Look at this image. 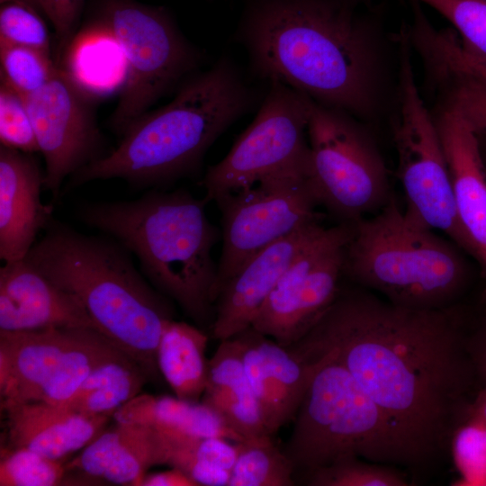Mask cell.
<instances>
[{"mask_svg": "<svg viewBox=\"0 0 486 486\" xmlns=\"http://www.w3.org/2000/svg\"><path fill=\"white\" fill-rule=\"evenodd\" d=\"M311 360L328 355L377 404L418 465L436 458L460 429L476 382L452 308L396 305L363 287H343L294 343Z\"/></svg>", "mask_w": 486, "mask_h": 486, "instance_id": "obj_1", "label": "cell"}, {"mask_svg": "<svg viewBox=\"0 0 486 486\" xmlns=\"http://www.w3.org/2000/svg\"><path fill=\"white\" fill-rule=\"evenodd\" d=\"M45 173L17 149L0 147V257L23 259L41 230L52 220V210L41 202Z\"/></svg>", "mask_w": 486, "mask_h": 486, "instance_id": "obj_20", "label": "cell"}, {"mask_svg": "<svg viewBox=\"0 0 486 486\" xmlns=\"http://www.w3.org/2000/svg\"><path fill=\"white\" fill-rule=\"evenodd\" d=\"M140 486H197L181 470L172 467V469L153 473H147Z\"/></svg>", "mask_w": 486, "mask_h": 486, "instance_id": "obj_40", "label": "cell"}, {"mask_svg": "<svg viewBox=\"0 0 486 486\" xmlns=\"http://www.w3.org/2000/svg\"><path fill=\"white\" fill-rule=\"evenodd\" d=\"M70 76L83 89L106 93L119 84L123 86L126 62L121 46L105 28L82 39L70 58Z\"/></svg>", "mask_w": 486, "mask_h": 486, "instance_id": "obj_28", "label": "cell"}, {"mask_svg": "<svg viewBox=\"0 0 486 486\" xmlns=\"http://www.w3.org/2000/svg\"><path fill=\"white\" fill-rule=\"evenodd\" d=\"M2 410L10 447L28 448L55 460L83 449L107 428L112 418L86 415L44 401L15 403Z\"/></svg>", "mask_w": 486, "mask_h": 486, "instance_id": "obj_22", "label": "cell"}, {"mask_svg": "<svg viewBox=\"0 0 486 486\" xmlns=\"http://www.w3.org/2000/svg\"><path fill=\"white\" fill-rule=\"evenodd\" d=\"M167 464L164 436L155 428L115 421L66 464L89 480L140 486L148 470Z\"/></svg>", "mask_w": 486, "mask_h": 486, "instance_id": "obj_21", "label": "cell"}, {"mask_svg": "<svg viewBox=\"0 0 486 486\" xmlns=\"http://www.w3.org/2000/svg\"><path fill=\"white\" fill-rule=\"evenodd\" d=\"M161 435L167 448V464L174 458H186L231 472L236 462V442L231 443L232 441L221 437Z\"/></svg>", "mask_w": 486, "mask_h": 486, "instance_id": "obj_36", "label": "cell"}, {"mask_svg": "<svg viewBox=\"0 0 486 486\" xmlns=\"http://www.w3.org/2000/svg\"><path fill=\"white\" fill-rule=\"evenodd\" d=\"M256 99L235 64L221 58L188 78L166 105L133 122L112 152L73 174L69 185L121 178L142 188L191 176L208 148Z\"/></svg>", "mask_w": 486, "mask_h": 486, "instance_id": "obj_3", "label": "cell"}, {"mask_svg": "<svg viewBox=\"0 0 486 486\" xmlns=\"http://www.w3.org/2000/svg\"><path fill=\"white\" fill-rule=\"evenodd\" d=\"M0 43L50 50V37L43 20L32 6L8 2L0 9Z\"/></svg>", "mask_w": 486, "mask_h": 486, "instance_id": "obj_34", "label": "cell"}, {"mask_svg": "<svg viewBox=\"0 0 486 486\" xmlns=\"http://www.w3.org/2000/svg\"><path fill=\"white\" fill-rule=\"evenodd\" d=\"M441 101L456 108L477 134L486 138V91L468 81L440 76L430 80Z\"/></svg>", "mask_w": 486, "mask_h": 486, "instance_id": "obj_37", "label": "cell"}, {"mask_svg": "<svg viewBox=\"0 0 486 486\" xmlns=\"http://www.w3.org/2000/svg\"><path fill=\"white\" fill-rule=\"evenodd\" d=\"M104 27L121 46L126 77L112 124L122 133L176 83L199 67L193 47L162 8L112 0L104 9Z\"/></svg>", "mask_w": 486, "mask_h": 486, "instance_id": "obj_10", "label": "cell"}, {"mask_svg": "<svg viewBox=\"0 0 486 486\" xmlns=\"http://www.w3.org/2000/svg\"><path fill=\"white\" fill-rule=\"evenodd\" d=\"M237 458L228 486H292L294 470L271 435L236 442Z\"/></svg>", "mask_w": 486, "mask_h": 486, "instance_id": "obj_29", "label": "cell"}, {"mask_svg": "<svg viewBox=\"0 0 486 486\" xmlns=\"http://www.w3.org/2000/svg\"><path fill=\"white\" fill-rule=\"evenodd\" d=\"M208 337L202 328L184 321L169 320L161 335L157 362L162 378L175 396L200 401L206 388Z\"/></svg>", "mask_w": 486, "mask_h": 486, "instance_id": "obj_26", "label": "cell"}, {"mask_svg": "<svg viewBox=\"0 0 486 486\" xmlns=\"http://www.w3.org/2000/svg\"><path fill=\"white\" fill-rule=\"evenodd\" d=\"M23 98L45 160L44 188L57 199L67 176L98 158L100 133L83 89L62 70Z\"/></svg>", "mask_w": 486, "mask_h": 486, "instance_id": "obj_14", "label": "cell"}, {"mask_svg": "<svg viewBox=\"0 0 486 486\" xmlns=\"http://www.w3.org/2000/svg\"><path fill=\"white\" fill-rule=\"evenodd\" d=\"M94 328L0 330L1 407L38 401L68 355Z\"/></svg>", "mask_w": 486, "mask_h": 486, "instance_id": "obj_18", "label": "cell"}, {"mask_svg": "<svg viewBox=\"0 0 486 486\" xmlns=\"http://www.w3.org/2000/svg\"><path fill=\"white\" fill-rule=\"evenodd\" d=\"M0 142L1 146L28 154L40 151L23 96L2 82Z\"/></svg>", "mask_w": 486, "mask_h": 486, "instance_id": "obj_35", "label": "cell"}, {"mask_svg": "<svg viewBox=\"0 0 486 486\" xmlns=\"http://www.w3.org/2000/svg\"><path fill=\"white\" fill-rule=\"evenodd\" d=\"M410 3L412 18L407 25L408 34L428 77H456L486 91V56L468 50L454 30L436 28L420 3L413 0Z\"/></svg>", "mask_w": 486, "mask_h": 486, "instance_id": "obj_25", "label": "cell"}, {"mask_svg": "<svg viewBox=\"0 0 486 486\" xmlns=\"http://www.w3.org/2000/svg\"><path fill=\"white\" fill-rule=\"evenodd\" d=\"M358 0H247L235 40L252 74L364 122L388 97L382 32Z\"/></svg>", "mask_w": 486, "mask_h": 486, "instance_id": "obj_2", "label": "cell"}, {"mask_svg": "<svg viewBox=\"0 0 486 486\" xmlns=\"http://www.w3.org/2000/svg\"><path fill=\"white\" fill-rule=\"evenodd\" d=\"M477 135H478L479 141H480V147H481L482 155V158H483L484 162L486 164V138L483 137V136H481L479 134H477Z\"/></svg>", "mask_w": 486, "mask_h": 486, "instance_id": "obj_42", "label": "cell"}, {"mask_svg": "<svg viewBox=\"0 0 486 486\" xmlns=\"http://www.w3.org/2000/svg\"><path fill=\"white\" fill-rule=\"evenodd\" d=\"M458 248L409 216L392 195L375 215L353 223L343 275L396 305L449 309L467 279Z\"/></svg>", "mask_w": 486, "mask_h": 486, "instance_id": "obj_6", "label": "cell"}, {"mask_svg": "<svg viewBox=\"0 0 486 486\" xmlns=\"http://www.w3.org/2000/svg\"><path fill=\"white\" fill-rule=\"evenodd\" d=\"M283 450L302 477L345 456L410 467L418 463L396 428L350 373L323 355Z\"/></svg>", "mask_w": 486, "mask_h": 486, "instance_id": "obj_7", "label": "cell"}, {"mask_svg": "<svg viewBox=\"0 0 486 486\" xmlns=\"http://www.w3.org/2000/svg\"><path fill=\"white\" fill-rule=\"evenodd\" d=\"M18 2L40 10L55 28L60 41L70 35L78 18L83 0H0L1 4Z\"/></svg>", "mask_w": 486, "mask_h": 486, "instance_id": "obj_38", "label": "cell"}, {"mask_svg": "<svg viewBox=\"0 0 486 486\" xmlns=\"http://www.w3.org/2000/svg\"><path fill=\"white\" fill-rule=\"evenodd\" d=\"M47 328L98 330L76 297L24 258L4 263L0 269V330Z\"/></svg>", "mask_w": 486, "mask_h": 486, "instance_id": "obj_19", "label": "cell"}, {"mask_svg": "<svg viewBox=\"0 0 486 486\" xmlns=\"http://www.w3.org/2000/svg\"><path fill=\"white\" fill-rule=\"evenodd\" d=\"M66 464L28 448H4L0 462L1 486H53L63 484Z\"/></svg>", "mask_w": 486, "mask_h": 486, "instance_id": "obj_32", "label": "cell"}, {"mask_svg": "<svg viewBox=\"0 0 486 486\" xmlns=\"http://www.w3.org/2000/svg\"><path fill=\"white\" fill-rule=\"evenodd\" d=\"M233 337L270 435L292 421L320 359L308 361L252 326Z\"/></svg>", "mask_w": 486, "mask_h": 486, "instance_id": "obj_15", "label": "cell"}, {"mask_svg": "<svg viewBox=\"0 0 486 486\" xmlns=\"http://www.w3.org/2000/svg\"><path fill=\"white\" fill-rule=\"evenodd\" d=\"M201 400L243 440L270 435L245 373L235 337L220 340L209 360L207 384Z\"/></svg>", "mask_w": 486, "mask_h": 486, "instance_id": "obj_23", "label": "cell"}, {"mask_svg": "<svg viewBox=\"0 0 486 486\" xmlns=\"http://www.w3.org/2000/svg\"><path fill=\"white\" fill-rule=\"evenodd\" d=\"M209 201L184 190L149 191L139 199L94 202L82 220L112 236L138 258L141 273L204 330L215 317L218 265L212 256L221 231L209 220Z\"/></svg>", "mask_w": 486, "mask_h": 486, "instance_id": "obj_5", "label": "cell"}, {"mask_svg": "<svg viewBox=\"0 0 486 486\" xmlns=\"http://www.w3.org/2000/svg\"><path fill=\"white\" fill-rule=\"evenodd\" d=\"M396 40L398 66L392 130L398 177L406 199L404 211L473 256L472 246L457 217L441 139L416 83L405 25L396 34Z\"/></svg>", "mask_w": 486, "mask_h": 486, "instance_id": "obj_8", "label": "cell"}, {"mask_svg": "<svg viewBox=\"0 0 486 486\" xmlns=\"http://www.w3.org/2000/svg\"><path fill=\"white\" fill-rule=\"evenodd\" d=\"M149 378L127 354L96 366L65 406L90 416H109L141 393Z\"/></svg>", "mask_w": 486, "mask_h": 486, "instance_id": "obj_27", "label": "cell"}, {"mask_svg": "<svg viewBox=\"0 0 486 486\" xmlns=\"http://www.w3.org/2000/svg\"><path fill=\"white\" fill-rule=\"evenodd\" d=\"M365 122L309 98V180L319 205L355 223L390 201L388 170Z\"/></svg>", "mask_w": 486, "mask_h": 486, "instance_id": "obj_9", "label": "cell"}, {"mask_svg": "<svg viewBox=\"0 0 486 486\" xmlns=\"http://www.w3.org/2000/svg\"><path fill=\"white\" fill-rule=\"evenodd\" d=\"M467 351L473 367L476 382L486 387V314L478 328L465 336Z\"/></svg>", "mask_w": 486, "mask_h": 486, "instance_id": "obj_39", "label": "cell"}, {"mask_svg": "<svg viewBox=\"0 0 486 486\" xmlns=\"http://www.w3.org/2000/svg\"><path fill=\"white\" fill-rule=\"evenodd\" d=\"M432 113L446 154L455 210L483 277L486 305V164L476 131L453 105L442 102Z\"/></svg>", "mask_w": 486, "mask_h": 486, "instance_id": "obj_17", "label": "cell"}, {"mask_svg": "<svg viewBox=\"0 0 486 486\" xmlns=\"http://www.w3.org/2000/svg\"><path fill=\"white\" fill-rule=\"evenodd\" d=\"M345 456L302 476L310 486H407L409 482L389 464Z\"/></svg>", "mask_w": 486, "mask_h": 486, "instance_id": "obj_30", "label": "cell"}, {"mask_svg": "<svg viewBox=\"0 0 486 486\" xmlns=\"http://www.w3.org/2000/svg\"><path fill=\"white\" fill-rule=\"evenodd\" d=\"M222 248L214 303L226 283L254 255L301 227L319 220L309 172H284L216 198Z\"/></svg>", "mask_w": 486, "mask_h": 486, "instance_id": "obj_11", "label": "cell"}, {"mask_svg": "<svg viewBox=\"0 0 486 486\" xmlns=\"http://www.w3.org/2000/svg\"><path fill=\"white\" fill-rule=\"evenodd\" d=\"M466 423L486 429V387L481 388L474 400L469 404Z\"/></svg>", "mask_w": 486, "mask_h": 486, "instance_id": "obj_41", "label": "cell"}, {"mask_svg": "<svg viewBox=\"0 0 486 486\" xmlns=\"http://www.w3.org/2000/svg\"><path fill=\"white\" fill-rule=\"evenodd\" d=\"M309 97L277 82H269L258 112L230 152L209 166L202 180L205 198L214 201L265 177L309 171Z\"/></svg>", "mask_w": 486, "mask_h": 486, "instance_id": "obj_12", "label": "cell"}, {"mask_svg": "<svg viewBox=\"0 0 486 486\" xmlns=\"http://www.w3.org/2000/svg\"><path fill=\"white\" fill-rule=\"evenodd\" d=\"M1 82L23 97L45 86L56 68L50 52L34 48L0 43Z\"/></svg>", "mask_w": 486, "mask_h": 486, "instance_id": "obj_31", "label": "cell"}, {"mask_svg": "<svg viewBox=\"0 0 486 486\" xmlns=\"http://www.w3.org/2000/svg\"><path fill=\"white\" fill-rule=\"evenodd\" d=\"M24 259L76 297L97 329L149 381L160 380L157 350L175 310L137 269L128 249L114 238L86 235L52 220Z\"/></svg>", "mask_w": 486, "mask_h": 486, "instance_id": "obj_4", "label": "cell"}, {"mask_svg": "<svg viewBox=\"0 0 486 486\" xmlns=\"http://www.w3.org/2000/svg\"><path fill=\"white\" fill-rule=\"evenodd\" d=\"M325 229L315 220L245 262L217 297L212 337L224 340L250 327L283 274Z\"/></svg>", "mask_w": 486, "mask_h": 486, "instance_id": "obj_16", "label": "cell"}, {"mask_svg": "<svg viewBox=\"0 0 486 486\" xmlns=\"http://www.w3.org/2000/svg\"><path fill=\"white\" fill-rule=\"evenodd\" d=\"M446 19L462 43L470 50L486 56V0H414Z\"/></svg>", "mask_w": 486, "mask_h": 486, "instance_id": "obj_33", "label": "cell"}, {"mask_svg": "<svg viewBox=\"0 0 486 486\" xmlns=\"http://www.w3.org/2000/svg\"><path fill=\"white\" fill-rule=\"evenodd\" d=\"M352 232L353 223L326 227L283 274L251 326L284 346L297 341L336 298Z\"/></svg>", "mask_w": 486, "mask_h": 486, "instance_id": "obj_13", "label": "cell"}, {"mask_svg": "<svg viewBox=\"0 0 486 486\" xmlns=\"http://www.w3.org/2000/svg\"><path fill=\"white\" fill-rule=\"evenodd\" d=\"M112 418L148 426L165 435L243 440L202 400L191 401L176 396L140 393L118 409Z\"/></svg>", "mask_w": 486, "mask_h": 486, "instance_id": "obj_24", "label": "cell"}]
</instances>
